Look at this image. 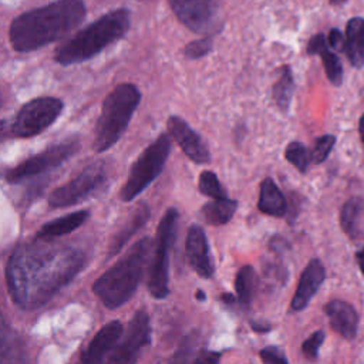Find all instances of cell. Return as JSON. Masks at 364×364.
I'll list each match as a JSON object with an SVG mask.
<instances>
[{
	"mask_svg": "<svg viewBox=\"0 0 364 364\" xmlns=\"http://www.w3.org/2000/svg\"><path fill=\"white\" fill-rule=\"evenodd\" d=\"M34 242L17 247L6 269L7 287L13 301L26 310L46 304L82 269L85 255L71 246Z\"/></svg>",
	"mask_w": 364,
	"mask_h": 364,
	"instance_id": "1",
	"label": "cell"
},
{
	"mask_svg": "<svg viewBox=\"0 0 364 364\" xmlns=\"http://www.w3.org/2000/svg\"><path fill=\"white\" fill-rule=\"evenodd\" d=\"M85 17L82 0H55L47 6L18 14L10 24L9 38L18 53L38 50L54 43L75 27Z\"/></svg>",
	"mask_w": 364,
	"mask_h": 364,
	"instance_id": "2",
	"label": "cell"
},
{
	"mask_svg": "<svg viewBox=\"0 0 364 364\" xmlns=\"http://www.w3.org/2000/svg\"><path fill=\"white\" fill-rule=\"evenodd\" d=\"M129 23L131 14L127 9L112 10L64 41L55 50L54 60L61 65L87 61L124 37L129 28Z\"/></svg>",
	"mask_w": 364,
	"mask_h": 364,
	"instance_id": "3",
	"label": "cell"
},
{
	"mask_svg": "<svg viewBox=\"0 0 364 364\" xmlns=\"http://www.w3.org/2000/svg\"><path fill=\"white\" fill-rule=\"evenodd\" d=\"M151 239L144 236L128 252L102 273L92 284L94 294L108 309H118L135 293L146 267Z\"/></svg>",
	"mask_w": 364,
	"mask_h": 364,
	"instance_id": "4",
	"label": "cell"
},
{
	"mask_svg": "<svg viewBox=\"0 0 364 364\" xmlns=\"http://www.w3.org/2000/svg\"><path fill=\"white\" fill-rule=\"evenodd\" d=\"M141 92L131 82L118 84L102 101L101 114L95 124L94 149L104 152L109 149L125 132L134 111L139 105Z\"/></svg>",
	"mask_w": 364,
	"mask_h": 364,
	"instance_id": "5",
	"label": "cell"
},
{
	"mask_svg": "<svg viewBox=\"0 0 364 364\" xmlns=\"http://www.w3.org/2000/svg\"><path fill=\"white\" fill-rule=\"evenodd\" d=\"M171 152V138L166 134L159 135L136 158L129 169L128 178L119 191L124 202L134 200L151 182L162 172Z\"/></svg>",
	"mask_w": 364,
	"mask_h": 364,
	"instance_id": "6",
	"label": "cell"
},
{
	"mask_svg": "<svg viewBox=\"0 0 364 364\" xmlns=\"http://www.w3.org/2000/svg\"><path fill=\"white\" fill-rule=\"evenodd\" d=\"M178 218L179 212L175 208L166 209L156 229L148 277V290L154 299H165L169 294V252L175 242Z\"/></svg>",
	"mask_w": 364,
	"mask_h": 364,
	"instance_id": "7",
	"label": "cell"
},
{
	"mask_svg": "<svg viewBox=\"0 0 364 364\" xmlns=\"http://www.w3.org/2000/svg\"><path fill=\"white\" fill-rule=\"evenodd\" d=\"M108 183L107 171L102 164L87 166L70 182L54 189L48 196L50 208H68L88 200L105 189Z\"/></svg>",
	"mask_w": 364,
	"mask_h": 364,
	"instance_id": "8",
	"label": "cell"
},
{
	"mask_svg": "<svg viewBox=\"0 0 364 364\" xmlns=\"http://www.w3.org/2000/svg\"><path fill=\"white\" fill-rule=\"evenodd\" d=\"M64 104L55 97H38L26 102L17 112L10 131L17 138H31L46 131L61 114Z\"/></svg>",
	"mask_w": 364,
	"mask_h": 364,
	"instance_id": "9",
	"label": "cell"
},
{
	"mask_svg": "<svg viewBox=\"0 0 364 364\" xmlns=\"http://www.w3.org/2000/svg\"><path fill=\"white\" fill-rule=\"evenodd\" d=\"M80 149V141L77 138L64 139L58 144L50 145L41 152L27 158L18 165L10 168L4 178L9 183H20L33 176L41 175L51 169L58 168L68 158H71Z\"/></svg>",
	"mask_w": 364,
	"mask_h": 364,
	"instance_id": "10",
	"label": "cell"
},
{
	"mask_svg": "<svg viewBox=\"0 0 364 364\" xmlns=\"http://www.w3.org/2000/svg\"><path fill=\"white\" fill-rule=\"evenodd\" d=\"M168 3L178 20L196 34H212L219 27L213 0H168Z\"/></svg>",
	"mask_w": 364,
	"mask_h": 364,
	"instance_id": "11",
	"label": "cell"
},
{
	"mask_svg": "<svg viewBox=\"0 0 364 364\" xmlns=\"http://www.w3.org/2000/svg\"><path fill=\"white\" fill-rule=\"evenodd\" d=\"M151 343V323L149 316L145 310H138L127 330L122 341L115 346L109 357L107 358L108 363H135L141 354V350L145 348Z\"/></svg>",
	"mask_w": 364,
	"mask_h": 364,
	"instance_id": "12",
	"label": "cell"
},
{
	"mask_svg": "<svg viewBox=\"0 0 364 364\" xmlns=\"http://www.w3.org/2000/svg\"><path fill=\"white\" fill-rule=\"evenodd\" d=\"M168 132L179 145L183 154L195 164H206L210 161V154L196 131H193L185 119L178 115H171L166 121Z\"/></svg>",
	"mask_w": 364,
	"mask_h": 364,
	"instance_id": "13",
	"label": "cell"
},
{
	"mask_svg": "<svg viewBox=\"0 0 364 364\" xmlns=\"http://www.w3.org/2000/svg\"><path fill=\"white\" fill-rule=\"evenodd\" d=\"M186 257L191 267L203 279H210L215 272L213 257L205 230L199 225H192L186 233Z\"/></svg>",
	"mask_w": 364,
	"mask_h": 364,
	"instance_id": "14",
	"label": "cell"
},
{
	"mask_svg": "<svg viewBox=\"0 0 364 364\" xmlns=\"http://www.w3.org/2000/svg\"><path fill=\"white\" fill-rule=\"evenodd\" d=\"M124 333V326L118 320H112L102 326L100 331L92 337V340L88 343V346L81 353V363L84 364H98L102 363L107 354H111L118 344V340L121 338Z\"/></svg>",
	"mask_w": 364,
	"mask_h": 364,
	"instance_id": "15",
	"label": "cell"
},
{
	"mask_svg": "<svg viewBox=\"0 0 364 364\" xmlns=\"http://www.w3.org/2000/svg\"><path fill=\"white\" fill-rule=\"evenodd\" d=\"M326 279V269L318 259H311L299 279L297 289L291 299L290 307L294 311H300L307 307L311 297L317 293L321 283Z\"/></svg>",
	"mask_w": 364,
	"mask_h": 364,
	"instance_id": "16",
	"label": "cell"
},
{
	"mask_svg": "<svg viewBox=\"0 0 364 364\" xmlns=\"http://www.w3.org/2000/svg\"><path fill=\"white\" fill-rule=\"evenodd\" d=\"M331 328L347 340H353L357 334L358 316L354 307L343 300H331L324 306Z\"/></svg>",
	"mask_w": 364,
	"mask_h": 364,
	"instance_id": "17",
	"label": "cell"
},
{
	"mask_svg": "<svg viewBox=\"0 0 364 364\" xmlns=\"http://www.w3.org/2000/svg\"><path fill=\"white\" fill-rule=\"evenodd\" d=\"M328 47L330 46H328L324 34L318 33L310 38V41L307 44V53L318 54L321 57L324 71H326L328 81L333 85H340L343 82V65H341V61L337 57V54L330 51Z\"/></svg>",
	"mask_w": 364,
	"mask_h": 364,
	"instance_id": "18",
	"label": "cell"
},
{
	"mask_svg": "<svg viewBox=\"0 0 364 364\" xmlns=\"http://www.w3.org/2000/svg\"><path fill=\"white\" fill-rule=\"evenodd\" d=\"M257 208L260 212L276 218H282L287 212L286 198L272 178H266L260 183Z\"/></svg>",
	"mask_w": 364,
	"mask_h": 364,
	"instance_id": "19",
	"label": "cell"
},
{
	"mask_svg": "<svg viewBox=\"0 0 364 364\" xmlns=\"http://www.w3.org/2000/svg\"><path fill=\"white\" fill-rule=\"evenodd\" d=\"M344 53L347 54L351 65L360 68L364 64V20L353 17L346 26L344 34Z\"/></svg>",
	"mask_w": 364,
	"mask_h": 364,
	"instance_id": "20",
	"label": "cell"
},
{
	"mask_svg": "<svg viewBox=\"0 0 364 364\" xmlns=\"http://www.w3.org/2000/svg\"><path fill=\"white\" fill-rule=\"evenodd\" d=\"M149 216H151L149 206L146 203H141L134 212V215L128 219V222L122 226V229H119L114 235L108 247V257L117 255L125 246V243L148 222Z\"/></svg>",
	"mask_w": 364,
	"mask_h": 364,
	"instance_id": "21",
	"label": "cell"
},
{
	"mask_svg": "<svg viewBox=\"0 0 364 364\" xmlns=\"http://www.w3.org/2000/svg\"><path fill=\"white\" fill-rule=\"evenodd\" d=\"M88 215H90L88 210H77V212L64 215L58 219L50 220L40 228V230L36 233V237L53 239V237L68 235L75 229H78L88 219Z\"/></svg>",
	"mask_w": 364,
	"mask_h": 364,
	"instance_id": "22",
	"label": "cell"
},
{
	"mask_svg": "<svg viewBox=\"0 0 364 364\" xmlns=\"http://www.w3.org/2000/svg\"><path fill=\"white\" fill-rule=\"evenodd\" d=\"M236 209H237V202L235 199H229L226 196L213 198L212 200L203 205L202 215L208 225L222 226L232 219Z\"/></svg>",
	"mask_w": 364,
	"mask_h": 364,
	"instance_id": "23",
	"label": "cell"
},
{
	"mask_svg": "<svg viewBox=\"0 0 364 364\" xmlns=\"http://www.w3.org/2000/svg\"><path fill=\"white\" fill-rule=\"evenodd\" d=\"M293 91H294V80H293V74L290 67L284 65L280 68V75L276 80V82L273 84L272 88V97L274 104L279 107L280 111L287 112L290 102H291V97H293Z\"/></svg>",
	"mask_w": 364,
	"mask_h": 364,
	"instance_id": "24",
	"label": "cell"
},
{
	"mask_svg": "<svg viewBox=\"0 0 364 364\" xmlns=\"http://www.w3.org/2000/svg\"><path fill=\"white\" fill-rule=\"evenodd\" d=\"M255 289H256L255 269L249 264H245L237 270L235 277V290H236L237 303L243 309H247L252 304Z\"/></svg>",
	"mask_w": 364,
	"mask_h": 364,
	"instance_id": "25",
	"label": "cell"
},
{
	"mask_svg": "<svg viewBox=\"0 0 364 364\" xmlns=\"http://www.w3.org/2000/svg\"><path fill=\"white\" fill-rule=\"evenodd\" d=\"M363 199L360 198H350L344 205H343V209H341V213H340V225H341V229L353 236L354 235V229H355V222H357V218L363 209Z\"/></svg>",
	"mask_w": 364,
	"mask_h": 364,
	"instance_id": "26",
	"label": "cell"
},
{
	"mask_svg": "<svg viewBox=\"0 0 364 364\" xmlns=\"http://www.w3.org/2000/svg\"><path fill=\"white\" fill-rule=\"evenodd\" d=\"M284 158L294 168H297L301 173H304L307 171V168H309V165L311 162V154L299 141H293V142H290L287 145V148L284 151Z\"/></svg>",
	"mask_w": 364,
	"mask_h": 364,
	"instance_id": "27",
	"label": "cell"
},
{
	"mask_svg": "<svg viewBox=\"0 0 364 364\" xmlns=\"http://www.w3.org/2000/svg\"><path fill=\"white\" fill-rule=\"evenodd\" d=\"M198 188L202 195H206L209 198H223L226 196V191L219 182V178L216 176L215 172L212 171H203L199 175L198 181Z\"/></svg>",
	"mask_w": 364,
	"mask_h": 364,
	"instance_id": "28",
	"label": "cell"
},
{
	"mask_svg": "<svg viewBox=\"0 0 364 364\" xmlns=\"http://www.w3.org/2000/svg\"><path fill=\"white\" fill-rule=\"evenodd\" d=\"M336 144V136L334 135H321L320 138L316 139L314 142V148L311 149V162L313 164H321L327 159V156L330 155L333 146Z\"/></svg>",
	"mask_w": 364,
	"mask_h": 364,
	"instance_id": "29",
	"label": "cell"
},
{
	"mask_svg": "<svg viewBox=\"0 0 364 364\" xmlns=\"http://www.w3.org/2000/svg\"><path fill=\"white\" fill-rule=\"evenodd\" d=\"M212 47H213L212 37L206 36L199 40H193V41L188 43L183 48V54L191 60H198V58H202L206 54H209L212 51Z\"/></svg>",
	"mask_w": 364,
	"mask_h": 364,
	"instance_id": "30",
	"label": "cell"
},
{
	"mask_svg": "<svg viewBox=\"0 0 364 364\" xmlns=\"http://www.w3.org/2000/svg\"><path fill=\"white\" fill-rule=\"evenodd\" d=\"M324 338H326V334L323 330H317L310 337H307L301 344V351L304 357H307L309 360H316L318 355V348L321 347Z\"/></svg>",
	"mask_w": 364,
	"mask_h": 364,
	"instance_id": "31",
	"label": "cell"
},
{
	"mask_svg": "<svg viewBox=\"0 0 364 364\" xmlns=\"http://www.w3.org/2000/svg\"><path fill=\"white\" fill-rule=\"evenodd\" d=\"M259 355H260L262 361L267 363V364H287V361H289L286 354L283 353V350L276 346H267V347L262 348Z\"/></svg>",
	"mask_w": 364,
	"mask_h": 364,
	"instance_id": "32",
	"label": "cell"
},
{
	"mask_svg": "<svg viewBox=\"0 0 364 364\" xmlns=\"http://www.w3.org/2000/svg\"><path fill=\"white\" fill-rule=\"evenodd\" d=\"M327 43L333 50H344V37L338 28H331L327 37Z\"/></svg>",
	"mask_w": 364,
	"mask_h": 364,
	"instance_id": "33",
	"label": "cell"
},
{
	"mask_svg": "<svg viewBox=\"0 0 364 364\" xmlns=\"http://www.w3.org/2000/svg\"><path fill=\"white\" fill-rule=\"evenodd\" d=\"M219 358H220V353L203 350L193 358V361H196V363H216V361H219Z\"/></svg>",
	"mask_w": 364,
	"mask_h": 364,
	"instance_id": "34",
	"label": "cell"
},
{
	"mask_svg": "<svg viewBox=\"0 0 364 364\" xmlns=\"http://www.w3.org/2000/svg\"><path fill=\"white\" fill-rule=\"evenodd\" d=\"M252 328L255 331H262V333H267L270 331V324H264V323H257V321H252Z\"/></svg>",
	"mask_w": 364,
	"mask_h": 364,
	"instance_id": "35",
	"label": "cell"
},
{
	"mask_svg": "<svg viewBox=\"0 0 364 364\" xmlns=\"http://www.w3.org/2000/svg\"><path fill=\"white\" fill-rule=\"evenodd\" d=\"M220 300L223 301V303H229V304H233L235 301H237V297L236 296H233V294H230V293H223L222 296H220Z\"/></svg>",
	"mask_w": 364,
	"mask_h": 364,
	"instance_id": "36",
	"label": "cell"
},
{
	"mask_svg": "<svg viewBox=\"0 0 364 364\" xmlns=\"http://www.w3.org/2000/svg\"><path fill=\"white\" fill-rule=\"evenodd\" d=\"M355 257H357V262H358V267H360L361 273L364 274V247L360 252H357Z\"/></svg>",
	"mask_w": 364,
	"mask_h": 364,
	"instance_id": "37",
	"label": "cell"
},
{
	"mask_svg": "<svg viewBox=\"0 0 364 364\" xmlns=\"http://www.w3.org/2000/svg\"><path fill=\"white\" fill-rule=\"evenodd\" d=\"M358 132H360V136H361V141L364 144V114L361 115L360 121H358Z\"/></svg>",
	"mask_w": 364,
	"mask_h": 364,
	"instance_id": "38",
	"label": "cell"
},
{
	"mask_svg": "<svg viewBox=\"0 0 364 364\" xmlns=\"http://www.w3.org/2000/svg\"><path fill=\"white\" fill-rule=\"evenodd\" d=\"M196 299L199 301H203V300H206V294L202 290H196Z\"/></svg>",
	"mask_w": 364,
	"mask_h": 364,
	"instance_id": "39",
	"label": "cell"
},
{
	"mask_svg": "<svg viewBox=\"0 0 364 364\" xmlns=\"http://www.w3.org/2000/svg\"><path fill=\"white\" fill-rule=\"evenodd\" d=\"M346 0H330V3L331 4H341V3H344Z\"/></svg>",
	"mask_w": 364,
	"mask_h": 364,
	"instance_id": "40",
	"label": "cell"
}]
</instances>
